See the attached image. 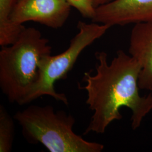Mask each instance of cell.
I'll return each mask as SVG.
<instances>
[{
  "label": "cell",
  "mask_w": 152,
  "mask_h": 152,
  "mask_svg": "<svg viewBox=\"0 0 152 152\" xmlns=\"http://www.w3.org/2000/svg\"><path fill=\"white\" fill-rule=\"evenodd\" d=\"M13 119L5 107L0 106V152H9L12 149L14 137Z\"/></svg>",
  "instance_id": "9c48e42d"
},
{
  "label": "cell",
  "mask_w": 152,
  "mask_h": 152,
  "mask_svg": "<svg viewBox=\"0 0 152 152\" xmlns=\"http://www.w3.org/2000/svg\"><path fill=\"white\" fill-rule=\"evenodd\" d=\"M14 118L22 127L29 143L41 144L50 152H100L103 144L85 140L73 130L75 118L53 106L30 105L15 113Z\"/></svg>",
  "instance_id": "3957f363"
},
{
  "label": "cell",
  "mask_w": 152,
  "mask_h": 152,
  "mask_svg": "<svg viewBox=\"0 0 152 152\" xmlns=\"http://www.w3.org/2000/svg\"><path fill=\"white\" fill-rule=\"evenodd\" d=\"M95 56L96 73L85 72V85H79V88L87 92L86 102L94 112L84 134L104 133L112 122L122 119L120 110L123 107L131 110L132 129H138L152 110V94L141 96L139 93L140 65L122 50L117 51L110 63L104 51L96 52Z\"/></svg>",
  "instance_id": "6da1fadb"
},
{
  "label": "cell",
  "mask_w": 152,
  "mask_h": 152,
  "mask_svg": "<svg viewBox=\"0 0 152 152\" xmlns=\"http://www.w3.org/2000/svg\"><path fill=\"white\" fill-rule=\"evenodd\" d=\"M48 39L35 28H26L11 45L0 51V88L10 103H22L39 78V62L51 54Z\"/></svg>",
  "instance_id": "7a4b0ae2"
},
{
  "label": "cell",
  "mask_w": 152,
  "mask_h": 152,
  "mask_svg": "<svg viewBox=\"0 0 152 152\" xmlns=\"http://www.w3.org/2000/svg\"><path fill=\"white\" fill-rule=\"evenodd\" d=\"M71 9L66 0H18L11 19L19 24L33 22L56 29L65 24Z\"/></svg>",
  "instance_id": "5b68a950"
},
{
  "label": "cell",
  "mask_w": 152,
  "mask_h": 152,
  "mask_svg": "<svg viewBox=\"0 0 152 152\" xmlns=\"http://www.w3.org/2000/svg\"><path fill=\"white\" fill-rule=\"evenodd\" d=\"M150 20L152 0H113L97 7L91 20L110 27Z\"/></svg>",
  "instance_id": "8992f818"
},
{
  "label": "cell",
  "mask_w": 152,
  "mask_h": 152,
  "mask_svg": "<svg viewBox=\"0 0 152 152\" xmlns=\"http://www.w3.org/2000/svg\"><path fill=\"white\" fill-rule=\"evenodd\" d=\"M129 53L140 65V89L152 91V20L135 24L131 33Z\"/></svg>",
  "instance_id": "52a82bcc"
},
{
  "label": "cell",
  "mask_w": 152,
  "mask_h": 152,
  "mask_svg": "<svg viewBox=\"0 0 152 152\" xmlns=\"http://www.w3.org/2000/svg\"><path fill=\"white\" fill-rule=\"evenodd\" d=\"M72 7L75 8L82 16L92 20L95 14L96 7L93 0H66Z\"/></svg>",
  "instance_id": "30bf717a"
},
{
  "label": "cell",
  "mask_w": 152,
  "mask_h": 152,
  "mask_svg": "<svg viewBox=\"0 0 152 152\" xmlns=\"http://www.w3.org/2000/svg\"><path fill=\"white\" fill-rule=\"evenodd\" d=\"M112 1L113 0H93V3L95 7L96 8L99 6L103 5Z\"/></svg>",
  "instance_id": "8fae6325"
},
{
  "label": "cell",
  "mask_w": 152,
  "mask_h": 152,
  "mask_svg": "<svg viewBox=\"0 0 152 152\" xmlns=\"http://www.w3.org/2000/svg\"><path fill=\"white\" fill-rule=\"evenodd\" d=\"M77 27L78 32L71 39L69 47L64 52L56 55H46L41 59L38 81L24 100L22 105L45 95L68 105V100L65 94L56 91L55 83L66 78L82 52L101 38L110 28L103 24L82 21L78 22Z\"/></svg>",
  "instance_id": "277c9868"
},
{
  "label": "cell",
  "mask_w": 152,
  "mask_h": 152,
  "mask_svg": "<svg viewBox=\"0 0 152 152\" xmlns=\"http://www.w3.org/2000/svg\"><path fill=\"white\" fill-rule=\"evenodd\" d=\"M18 0H0V46L14 44L26 27L12 22L11 15Z\"/></svg>",
  "instance_id": "ba28073f"
}]
</instances>
